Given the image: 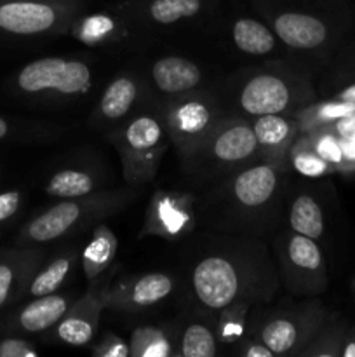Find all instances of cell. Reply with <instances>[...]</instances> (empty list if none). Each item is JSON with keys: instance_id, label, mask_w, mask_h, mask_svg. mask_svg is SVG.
I'll use <instances>...</instances> for the list:
<instances>
[{"instance_id": "obj_26", "label": "cell", "mask_w": 355, "mask_h": 357, "mask_svg": "<svg viewBox=\"0 0 355 357\" xmlns=\"http://www.w3.org/2000/svg\"><path fill=\"white\" fill-rule=\"evenodd\" d=\"M291 230L310 239H319L324 234V215L319 202L308 194H301L292 201L289 209Z\"/></svg>"}, {"instance_id": "obj_14", "label": "cell", "mask_w": 355, "mask_h": 357, "mask_svg": "<svg viewBox=\"0 0 355 357\" xmlns=\"http://www.w3.org/2000/svg\"><path fill=\"white\" fill-rule=\"evenodd\" d=\"M44 261L37 246H23L0 253V310L24 295L28 281Z\"/></svg>"}, {"instance_id": "obj_36", "label": "cell", "mask_w": 355, "mask_h": 357, "mask_svg": "<svg viewBox=\"0 0 355 357\" xmlns=\"http://www.w3.org/2000/svg\"><path fill=\"white\" fill-rule=\"evenodd\" d=\"M240 354L244 357H274L275 354L258 338H253V340H244L240 344Z\"/></svg>"}, {"instance_id": "obj_18", "label": "cell", "mask_w": 355, "mask_h": 357, "mask_svg": "<svg viewBox=\"0 0 355 357\" xmlns=\"http://www.w3.org/2000/svg\"><path fill=\"white\" fill-rule=\"evenodd\" d=\"M275 35L291 49L310 51L327 40V26L322 20L308 13L285 10L274 17Z\"/></svg>"}, {"instance_id": "obj_29", "label": "cell", "mask_w": 355, "mask_h": 357, "mask_svg": "<svg viewBox=\"0 0 355 357\" xmlns=\"http://www.w3.org/2000/svg\"><path fill=\"white\" fill-rule=\"evenodd\" d=\"M146 16L157 24H174L190 20L204 10V0H150Z\"/></svg>"}, {"instance_id": "obj_9", "label": "cell", "mask_w": 355, "mask_h": 357, "mask_svg": "<svg viewBox=\"0 0 355 357\" xmlns=\"http://www.w3.org/2000/svg\"><path fill=\"white\" fill-rule=\"evenodd\" d=\"M301 96L298 86L289 77L275 72L251 75L239 91V108L251 117L287 114Z\"/></svg>"}, {"instance_id": "obj_41", "label": "cell", "mask_w": 355, "mask_h": 357, "mask_svg": "<svg viewBox=\"0 0 355 357\" xmlns=\"http://www.w3.org/2000/svg\"><path fill=\"white\" fill-rule=\"evenodd\" d=\"M348 153H350L352 157H355V136H354V142L350 143V150H348Z\"/></svg>"}, {"instance_id": "obj_15", "label": "cell", "mask_w": 355, "mask_h": 357, "mask_svg": "<svg viewBox=\"0 0 355 357\" xmlns=\"http://www.w3.org/2000/svg\"><path fill=\"white\" fill-rule=\"evenodd\" d=\"M194 227V211L187 197L159 192L150 202L143 232L150 236H162L176 239L190 232Z\"/></svg>"}, {"instance_id": "obj_24", "label": "cell", "mask_w": 355, "mask_h": 357, "mask_svg": "<svg viewBox=\"0 0 355 357\" xmlns=\"http://www.w3.org/2000/svg\"><path fill=\"white\" fill-rule=\"evenodd\" d=\"M232 38L240 51L251 56L270 54L277 45V37L274 31L253 17L237 20L232 26Z\"/></svg>"}, {"instance_id": "obj_34", "label": "cell", "mask_w": 355, "mask_h": 357, "mask_svg": "<svg viewBox=\"0 0 355 357\" xmlns=\"http://www.w3.org/2000/svg\"><path fill=\"white\" fill-rule=\"evenodd\" d=\"M23 194L19 190H7L0 194V223L13 218L21 208Z\"/></svg>"}, {"instance_id": "obj_20", "label": "cell", "mask_w": 355, "mask_h": 357, "mask_svg": "<svg viewBox=\"0 0 355 357\" xmlns=\"http://www.w3.org/2000/svg\"><path fill=\"white\" fill-rule=\"evenodd\" d=\"M139 93L141 89H139V82L136 77L129 75V73L115 77L101 94L93 121L97 124H111V122L122 121L134 108Z\"/></svg>"}, {"instance_id": "obj_31", "label": "cell", "mask_w": 355, "mask_h": 357, "mask_svg": "<svg viewBox=\"0 0 355 357\" xmlns=\"http://www.w3.org/2000/svg\"><path fill=\"white\" fill-rule=\"evenodd\" d=\"M94 356L97 357H129V342H124L117 335H104L103 340L97 342L90 349Z\"/></svg>"}, {"instance_id": "obj_25", "label": "cell", "mask_w": 355, "mask_h": 357, "mask_svg": "<svg viewBox=\"0 0 355 357\" xmlns=\"http://www.w3.org/2000/svg\"><path fill=\"white\" fill-rule=\"evenodd\" d=\"M100 178L86 169L65 167L49 178L45 194L58 199H75L97 192Z\"/></svg>"}, {"instance_id": "obj_1", "label": "cell", "mask_w": 355, "mask_h": 357, "mask_svg": "<svg viewBox=\"0 0 355 357\" xmlns=\"http://www.w3.org/2000/svg\"><path fill=\"white\" fill-rule=\"evenodd\" d=\"M191 289L198 305L221 312L268 300L277 289V278L263 244L240 241L205 253L191 271Z\"/></svg>"}, {"instance_id": "obj_30", "label": "cell", "mask_w": 355, "mask_h": 357, "mask_svg": "<svg viewBox=\"0 0 355 357\" xmlns=\"http://www.w3.org/2000/svg\"><path fill=\"white\" fill-rule=\"evenodd\" d=\"M289 159L294 164L296 169L305 176H320L327 171V162L315 152L313 146L308 145V139H299L292 143Z\"/></svg>"}, {"instance_id": "obj_4", "label": "cell", "mask_w": 355, "mask_h": 357, "mask_svg": "<svg viewBox=\"0 0 355 357\" xmlns=\"http://www.w3.org/2000/svg\"><path fill=\"white\" fill-rule=\"evenodd\" d=\"M110 139L120 155L125 183L132 188L155 178L171 142L164 121L153 114L134 115Z\"/></svg>"}, {"instance_id": "obj_2", "label": "cell", "mask_w": 355, "mask_h": 357, "mask_svg": "<svg viewBox=\"0 0 355 357\" xmlns=\"http://www.w3.org/2000/svg\"><path fill=\"white\" fill-rule=\"evenodd\" d=\"M131 190L132 187L129 190H97L84 197L61 199L23 227L19 243L23 246H42L80 232L96 220L125 208L134 195Z\"/></svg>"}, {"instance_id": "obj_7", "label": "cell", "mask_w": 355, "mask_h": 357, "mask_svg": "<svg viewBox=\"0 0 355 357\" xmlns=\"http://www.w3.org/2000/svg\"><path fill=\"white\" fill-rule=\"evenodd\" d=\"M219 119V107L211 96L190 91L178 94L167 103L162 121L169 132L171 143L184 159L197 149Z\"/></svg>"}, {"instance_id": "obj_8", "label": "cell", "mask_w": 355, "mask_h": 357, "mask_svg": "<svg viewBox=\"0 0 355 357\" xmlns=\"http://www.w3.org/2000/svg\"><path fill=\"white\" fill-rule=\"evenodd\" d=\"M110 284V271L89 282L86 293L73 302L63 319L52 328L59 344L68 347H87L94 340L100 330L101 314L106 309Z\"/></svg>"}, {"instance_id": "obj_19", "label": "cell", "mask_w": 355, "mask_h": 357, "mask_svg": "<svg viewBox=\"0 0 355 357\" xmlns=\"http://www.w3.org/2000/svg\"><path fill=\"white\" fill-rule=\"evenodd\" d=\"M152 82L160 93L178 96L197 89L202 72L194 61L181 56H164L152 65Z\"/></svg>"}, {"instance_id": "obj_39", "label": "cell", "mask_w": 355, "mask_h": 357, "mask_svg": "<svg viewBox=\"0 0 355 357\" xmlns=\"http://www.w3.org/2000/svg\"><path fill=\"white\" fill-rule=\"evenodd\" d=\"M341 356H343V357H355V342H350V344H347V347L343 349Z\"/></svg>"}, {"instance_id": "obj_3", "label": "cell", "mask_w": 355, "mask_h": 357, "mask_svg": "<svg viewBox=\"0 0 355 357\" xmlns=\"http://www.w3.org/2000/svg\"><path fill=\"white\" fill-rule=\"evenodd\" d=\"M258 157H261V150L253 122L221 117L197 149L183 160L195 174L214 176L242 169Z\"/></svg>"}, {"instance_id": "obj_5", "label": "cell", "mask_w": 355, "mask_h": 357, "mask_svg": "<svg viewBox=\"0 0 355 357\" xmlns=\"http://www.w3.org/2000/svg\"><path fill=\"white\" fill-rule=\"evenodd\" d=\"M82 0H0V33L45 37L70 30Z\"/></svg>"}, {"instance_id": "obj_6", "label": "cell", "mask_w": 355, "mask_h": 357, "mask_svg": "<svg viewBox=\"0 0 355 357\" xmlns=\"http://www.w3.org/2000/svg\"><path fill=\"white\" fill-rule=\"evenodd\" d=\"M90 86L93 72L87 63L56 56L35 59L16 75V87L30 96L77 98L84 96Z\"/></svg>"}, {"instance_id": "obj_21", "label": "cell", "mask_w": 355, "mask_h": 357, "mask_svg": "<svg viewBox=\"0 0 355 357\" xmlns=\"http://www.w3.org/2000/svg\"><path fill=\"white\" fill-rule=\"evenodd\" d=\"M80 253L73 248L59 251L56 257H52L47 264H40L33 275L28 281L26 289H24V298H37V296L51 295V293L59 291L66 279L72 275L73 267L79 261Z\"/></svg>"}, {"instance_id": "obj_28", "label": "cell", "mask_w": 355, "mask_h": 357, "mask_svg": "<svg viewBox=\"0 0 355 357\" xmlns=\"http://www.w3.org/2000/svg\"><path fill=\"white\" fill-rule=\"evenodd\" d=\"M70 31L75 38L86 42L89 45L103 44L113 38L122 37L120 23L108 14H90V16H79L70 26Z\"/></svg>"}, {"instance_id": "obj_35", "label": "cell", "mask_w": 355, "mask_h": 357, "mask_svg": "<svg viewBox=\"0 0 355 357\" xmlns=\"http://www.w3.org/2000/svg\"><path fill=\"white\" fill-rule=\"evenodd\" d=\"M355 103L354 101H343V103H333L324 105L319 110V117L322 119H343L347 115L354 114Z\"/></svg>"}, {"instance_id": "obj_16", "label": "cell", "mask_w": 355, "mask_h": 357, "mask_svg": "<svg viewBox=\"0 0 355 357\" xmlns=\"http://www.w3.org/2000/svg\"><path fill=\"white\" fill-rule=\"evenodd\" d=\"M312 335L313 324L306 317L298 319L292 314H275L261 324L256 338L275 356H284L301 354L305 344H310Z\"/></svg>"}, {"instance_id": "obj_22", "label": "cell", "mask_w": 355, "mask_h": 357, "mask_svg": "<svg viewBox=\"0 0 355 357\" xmlns=\"http://www.w3.org/2000/svg\"><path fill=\"white\" fill-rule=\"evenodd\" d=\"M118 251V239L113 230L104 223H97L93 230L89 243L82 251V272L87 282L94 281L110 271Z\"/></svg>"}, {"instance_id": "obj_33", "label": "cell", "mask_w": 355, "mask_h": 357, "mask_svg": "<svg viewBox=\"0 0 355 357\" xmlns=\"http://www.w3.org/2000/svg\"><path fill=\"white\" fill-rule=\"evenodd\" d=\"M313 149L315 152L326 160L327 164L333 162V164H340L343 160V149L340 146V143L333 138V136H319L313 143Z\"/></svg>"}, {"instance_id": "obj_32", "label": "cell", "mask_w": 355, "mask_h": 357, "mask_svg": "<svg viewBox=\"0 0 355 357\" xmlns=\"http://www.w3.org/2000/svg\"><path fill=\"white\" fill-rule=\"evenodd\" d=\"M38 349L31 342L19 337H7L0 340V357H35Z\"/></svg>"}, {"instance_id": "obj_40", "label": "cell", "mask_w": 355, "mask_h": 357, "mask_svg": "<svg viewBox=\"0 0 355 357\" xmlns=\"http://www.w3.org/2000/svg\"><path fill=\"white\" fill-rule=\"evenodd\" d=\"M341 98H343L345 101H354V103H355V86L350 87V89L345 91L343 96H341Z\"/></svg>"}, {"instance_id": "obj_13", "label": "cell", "mask_w": 355, "mask_h": 357, "mask_svg": "<svg viewBox=\"0 0 355 357\" xmlns=\"http://www.w3.org/2000/svg\"><path fill=\"white\" fill-rule=\"evenodd\" d=\"M278 180L281 167L268 160H261L237 171L235 178L230 181V194L242 208L258 209L274 197Z\"/></svg>"}, {"instance_id": "obj_17", "label": "cell", "mask_w": 355, "mask_h": 357, "mask_svg": "<svg viewBox=\"0 0 355 357\" xmlns=\"http://www.w3.org/2000/svg\"><path fill=\"white\" fill-rule=\"evenodd\" d=\"M254 132L261 150V159L268 162H285L291 153L292 143L296 142L298 122L285 117L284 114L261 115L254 117Z\"/></svg>"}, {"instance_id": "obj_37", "label": "cell", "mask_w": 355, "mask_h": 357, "mask_svg": "<svg viewBox=\"0 0 355 357\" xmlns=\"http://www.w3.org/2000/svg\"><path fill=\"white\" fill-rule=\"evenodd\" d=\"M340 132L345 136H355V112L343 117L340 122Z\"/></svg>"}, {"instance_id": "obj_12", "label": "cell", "mask_w": 355, "mask_h": 357, "mask_svg": "<svg viewBox=\"0 0 355 357\" xmlns=\"http://www.w3.org/2000/svg\"><path fill=\"white\" fill-rule=\"evenodd\" d=\"M75 298L72 293H51V295L30 298L16 314L7 319L6 328L13 335H35L51 331L63 319Z\"/></svg>"}, {"instance_id": "obj_27", "label": "cell", "mask_w": 355, "mask_h": 357, "mask_svg": "<svg viewBox=\"0 0 355 357\" xmlns=\"http://www.w3.org/2000/svg\"><path fill=\"white\" fill-rule=\"evenodd\" d=\"M176 356L169 333L160 326H139L129 340V357H171Z\"/></svg>"}, {"instance_id": "obj_38", "label": "cell", "mask_w": 355, "mask_h": 357, "mask_svg": "<svg viewBox=\"0 0 355 357\" xmlns=\"http://www.w3.org/2000/svg\"><path fill=\"white\" fill-rule=\"evenodd\" d=\"M7 135H9V122L0 117V139L6 138Z\"/></svg>"}, {"instance_id": "obj_23", "label": "cell", "mask_w": 355, "mask_h": 357, "mask_svg": "<svg viewBox=\"0 0 355 357\" xmlns=\"http://www.w3.org/2000/svg\"><path fill=\"white\" fill-rule=\"evenodd\" d=\"M219 333L211 323L190 319L180 333V347L176 356L183 357H214L218 356Z\"/></svg>"}, {"instance_id": "obj_11", "label": "cell", "mask_w": 355, "mask_h": 357, "mask_svg": "<svg viewBox=\"0 0 355 357\" xmlns=\"http://www.w3.org/2000/svg\"><path fill=\"white\" fill-rule=\"evenodd\" d=\"M174 291V279L164 272H150L139 278H129L127 281L108 289L106 309L117 312L134 314L150 309L164 302Z\"/></svg>"}, {"instance_id": "obj_10", "label": "cell", "mask_w": 355, "mask_h": 357, "mask_svg": "<svg viewBox=\"0 0 355 357\" xmlns=\"http://www.w3.org/2000/svg\"><path fill=\"white\" fill-rule=\"evenodd\" d=\"M281 264L285 284L292 293H310L324 275V258L315 239L289 234L281 246Z\"/></svg>"}]
</instances>
